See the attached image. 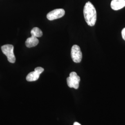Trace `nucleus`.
Returning <instances> with one entry per match:
<instances>
[{
	"instance_id": "7ed1b4c3",
	"label": "nucleus",
	"mask_w": 125,
	"mask_h": 125,
	"mask_svg": "<svg viewBox=\"0 0 125 125\" xmlns=\"http://www.w3.org/2000/svg\"><path fill=\"white\" fill-rule=\"evenodd\" d=\"M80 77L78 76L75 72H72L70 74V76L67 78L68 86L70 88L77 89L79 88Z\"/></svg>"
},
{
	"instance_id": "f257e3e1",
	"label": "nucleus",
	"mask_w": 125,
	"mask_h": 125,
	"mask_svg": "<svg viewBox=\"0 0 125 125\" xmlns=\"http://www.w3.org/2000/svg\"><path fill=\"white\" fill-rule=\"evenodd\" d=\"M83 15L87 24L90 27L94 26L96 21L97 13L94 5L90 1L85 4L83 8Z\"/></svg>"
},
{
	"instance_id": "39448f33",
	"label": "nucleus",
	"mask_w": 125,
	"mask_h": 125,
	"mask_svg": "<svg viewBox=\"0 0 125 125\" xmlns=\"http://www.w3.org/2000/svg\"><path fill=\"white\" fill-rule=\"evenodd\" d=\"M65 14V11L62 9H55L51 11L47 14V18L49 21H53L62 18Z\"/></svg>"
},
{
	"instance_id": "9d476101",
	"label": "nucleus",
	"mask_w": 125,
	"mask_h": 125,
	"mask_svg": "<svg viewBox=\"0 0 125 125\" xmlns=\"http://www.w3.org/2000/svg\"><path fill=\"white\" fill-rule=\"evenodd\" d=\"M121 35L122 38L124 40H125V28L123 29V30L121 31Z\"/></svg>"
},
{
	"instance_id": "f03ea898",
	"label": "nucleus",
	"mask_w": 125,
	"mask_h": 125,
	"mask_svg": "<svg viewBox=\"0 0 125 125\" xmlns=\"http://www.w3.org/2000/svg\"><path fill=\"white\" fill-rule=\"evenodd\" d=\"M2 52L7 57L8 60L11 63H14L16 60L15 57L13 52L14 47L13 45H5L1 46V48Z\"/></svg>"
},
{
	"instance_id": "9b49d317",
	"label": "nucleus",
	"mask_w": 125,
	"mask_h": 125,
	"mask_svg": "<svg viewBox=\"0 0 125 125\" xmlns=\"http://www.w3.org/2000/svg\"><path fill=\"white\" fill-rule=\"evenodd\" d=\"M73 125H81L80 123H79L78 122H75L74 123Z\"/></svg>"
},
{
	"instance_id": "20e7f679",
	"label": "nucleus",
	"mask_w": 125,
	"mask_h": 125,
	"mask_svg": "<svg viewBox=\"0 0 125 125\" xmlns=\"http://www.w3.org/2000/svg\"><path fill=\"white\" fill-rule=\"evenodd\" d=\"M71 57L72 59L76 63L80 62L83 57V55L80 47L77 45H73L71 50Z\"/></svg>"
},
{
	"instance_id": "423d86ee",
	"label": "nucleus",
	"mask_w": 125,
	"mask_h": 125,
	"mask_svg": "<svg viewBox=\"0 0 125 125\" xmlns=\"http://www.w3.org/2000/svg\"><path fill=\"white\" fill-rule=\"evenodd\" d=\"M44 69L42 67H38L36 68L34 71L29 73L26 77V79L28 82H33L37 80L40 74L44 72Z\"/></svg>"
},
{
	"instance_id": "0eeeda50",
	"label": "nucleus",
	"mask_w": 125,
	"mask_h": 125,
	"mask_svg": "<svg viewBox=\"0 0 125 125\" xmlns=\"http://www.w3.org/2000/svg\"><path fill=\"white\" fill-rule=\"evenodd\" d=\"M125 7V0H112L111 8L114 10H118Z\"/></svg>"
},
{
	"instance_id": "6e6552de",
	"label": "nucleus",
	"mask_w": 125,
	"mask_h": 125,
	"mask_svg": "<svg viewBox=\"0 0 125 125\" xmlns=\"http://www.w3.org/2000/svg\"><path fill=\"white\" fill-rule=\"evenodd\" d=\"M39 40L35 37L31 36V37L27 39L26 41L25 44L28 48H31L36 46L39 44Z\"/></svg>"
},
{
	"instance_id": "1a4fd4ad",
	"label": "nucleus",
	"mask_w": 125,
	"mask_h": 125,
	"mask_svg": "<svg viewBox=\"0 0 125 125\" xmlns=\"http://www.w3.org/2000/svg\"><path fill=\"white\" fill-rule=\"evenodd\" d=\"M31 36L35 37L36 38L41 37L43 35V32L38 27H34L31 29Z\"/></svg>"
}]
</instances>
